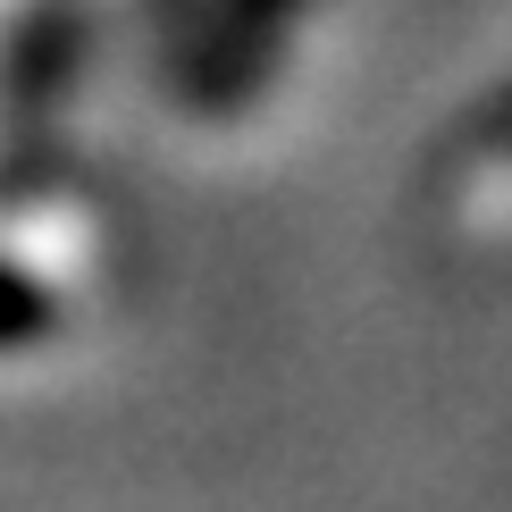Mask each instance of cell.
Wrapping results in <instances>:
<instances>
[{"label": "cell", "mask_w": 512, "mask_h": 512, "mask_svg": "<svg viewBox=\"0 0 512 512\" xmlns=\"http://www.w3.org/2000/svg\"><path fill=\"white\" fill-rule=\"evenodd\" d=\"M118 286V219L84 177L0 168V370L68 361Z\"/></svg>", "instance_id": "1"}, {"label": "cell", "mask_w": 512, "mask_h": 512, "mask_svg": "<svg viewBox=\"0 0 512 512\" xmlns=\"http://www.w3.org/2000/svg\"><path fill=\"white\" fill-rule=\"evenodd\" d=\"M336 0H202L194 34L168 59V110L194 135H236L261 126L286 101L294 68L328 34Z\"/></svg>", "instance_id": "2"}, {"label": "cell", "mask_w": 512, "mask_h": 512, "mask_svg": "<svg viewBox=\"0 0 512 512\" xmlns=\"http://www.w3.org/2000/svg\"><path fill=\"white\" fill-rule=\"evenodd\" d=\"M429 210H437V236L445 244L479 252V261L512 252V93L454 135V152L437 160Z\"/></svg>", "instance_id": "3"}]
</instances>
